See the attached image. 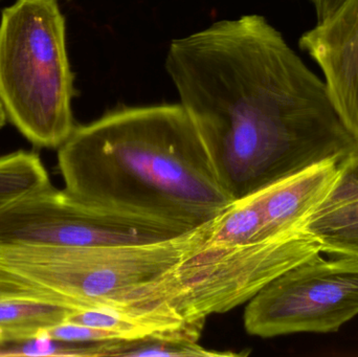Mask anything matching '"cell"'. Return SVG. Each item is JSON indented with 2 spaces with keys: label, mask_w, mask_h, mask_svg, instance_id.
<instances>
[{
  "label": "cell",
  "mask_w": 358,
  "mask_h": 357,
  "mask_svg": "<svg viewBox=\"0 0 358 357\" xmlns=\"http://www.w3.org/2000/svg\"><path fill=\"white\" fill-rule=\"evenodd\" d=\"M206 320L187 321L167 330L140 339L117 340L99 344L96 357H234L245 356L231 351L208 350L198 344Z\"/></svg>",
  "instance_id": "obj_10"
},
{
  "label": "cell",
  "mask_w": 358,
  "mask_h": 357,
  "mask_svg": "<svg viewBox=\"0 0 358 357\" xmlns=\"http://www.w3.org/2000/svg\"><path fill=\"white\" fill-rule=\"evenodd\" d=\"M58 149L64 190L100 211L187 232L233 203L181 104L111 111Z\"/></svg>",
  "instance_id": "obj_2"
},
{
  "label": "cell",
  "mask_w": 358,
  "mask_h": 357,
  "mask_svg": "<svg viewBox=\"0 0 358 357\" xmlns=\"http://www.w3.org/2000/svg\"><path fill=\"white\" fill-rule=\"evenodd\" d=\"M358 316V259L302 262L273 279L248 302L244 327L250 335L336 333Z\"/></svg>",
  "instance_id": "obj_5"
},
{
  "label": "cell",
  "mask_w": 358,
  "mask_h": 357,
  "mask_svg": "<svg viewBox=\"0 0 358 357\" xmlns=\"http://www.w3.org/2000/svg\"><path fill=\"white\" fill-rule=\"evenodd\" d=\"M345 1L346 0H311L315 6L317 21L324 20L334 14Z\"/></svg>",
  "instance_id": "obj_14"
},
{
  "label": "cell",
  "mask_w": 358,
  "mask_h": 357,
  "mask_svg": "<svg viewBox=\"0 0 358 357\" xmlns=\"http://www.w3.org/2000/svg\"><path fill=\"white\" fill-rule=\"evenodd\" d=\"M98 344L60 341L40 331L29 339L0 340V357H96Z\"/></svg>",
  "instance_id": "obj_12"
},
{
  "label": "cell",
  "mask_w": 358,
  "mask_h": 357,
  "mask_svg": "<svg viewBox=\"0 0 358 357\" xmlns=\"http://www.w3.org/2000/svg\"><path fill=\"white\" fill-rule=\"evenodd\" d=\"M77 92L59 0H17L0 19V103L36 146L59 148L75 129Z\"/></svg>",
  "instance_id": "obj_4"
},
{
  "label": "cell",
  "mask_w": 358,
  "mask_h": 357,
  "mask_svg": "<svg viewBox=\"0 0 358 357\" xmlns=\"http://www.w3.org/2000/svg\"><path fill=\"white\" fill-rule=\"evenodd\" d=\"M210 224L145 245L3 252L0 272L71 309L119 308L183 318L178 270Z\"/></svg>",
  "instance_id": "obj_3"
},
{
  "label": "cell",
  "mask_w": 358,
  "mask_h": 357,
  "mask_svg": "<svg viewBox=\"0 0 358 357\" xmlns=\"http://www.w3.org/2000/svg\"><path fill=\"white\" fill-rule=\"evenodd\" d=\"M166 69L233 201L358 149L325 82L261 15L173 40Z\"/></svg>",
  "instance_id": "obj_1"
},
{
  "label": "cell",
  "mask_w": 358,
  "mask_h": 357,
  "mask_svg": "<svg viewBox=\"0 0 358 357\" xmlns=\"http://www.w3.org/2000/svg\"><path fill=\"white\" fill-rule=\"evenodd\" d=\"M185 232L88 207L52 184L0 209V253L145 245Z\"/></svg>",
  "instance_id": "obj_6"
},
{
  "label": "cell",
  "mask_w": 358,
  "mask_h": 357,
  "mask_svg": "<svg viewBox=\"0 0 358 357\" xmlns=\"http://www.w3.org/2000/svg\"><path fill=\"white\" fill-rule=\"evenodd\" d=\"M301 230L321 253L358 259V149L338 163L334 182Z\"/></svg>",
  "instance_id": "obj_8"
},
{
  "label": "cell",
  "mask_w": 358,
  "mask_h": 357,
  "mask_svg": "<svg viewBox=\"0 0 358 357\" xmlns=\"http://www.w3.org/2000/svg\"><path fill=\"white\" fill-rule=\"evenodd\" d=\"M73 310L0 272V340L35 337L65 322Z\"/></svg>",
  "instance_id": "obj_9"
},
{
  "label": "cell",
  "mask_w": 358,
  "mask_h": 357,
  "mask_svg": "<svg viewBox=\"0 0 358 357\" xmlns=\"http://www.w3.org/2000/svg\"><path fill=\"white\" fill-rule=\"evenodd\" d=\"M42 331L52 339L71 343L92 344L117 341V337L108 331L69 322H63Z\"/></svg>",
  "instance_id": "obj_13"
},
{
  "label": "cell",
  "mask_w": 358,
  "mask_h": 357,
  "mask_svg": "<svg viewBox=\"0 0 358 357\" xmlns=\"http://www.w3.org/2000/svg\"><path fill=\"white\" fill-rule=\"evenodd\" d=\"M325 77L330 99L358 140V0H346L300 38Z\"/></svg>",
  "instance_id": "obj_7"
},
{
  "label": "cell",
  "mask_w": 358,
  "mask_h": 357,
  "mask_svg": "<svg viewBox=\"0 0 358 357\" xmlns=\"http://www.w3.org/2000/svg\"><path fill=\"white\" fill-rule=\"evenodd\" d=\"M48 184L50 176L36 153L17 151L0 156V209Z\"/></svg>",
  "instance_id": "obj_11"
}]
</instances>
